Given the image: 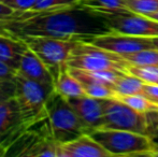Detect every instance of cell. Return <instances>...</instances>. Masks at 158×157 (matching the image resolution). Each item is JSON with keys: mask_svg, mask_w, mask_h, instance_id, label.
Masks as SVG:
<instances>
[{"mask_svg": "<svg viewBox=\"0 0 158 157\" xmlns=\"http://www.w3.org/2000/svg\"><path fill=\"white\" fill-rule=\"evenodd\" d=\"M85 90L86 95L89 97L99 99L115 98V93L111 87L102 84L93 83V82H80Z\"/></svg>", "mask_w": 158, "mask_h": 157, "instance_id": "obj_22", "label": "cell"}, {"mask_svg": "<svg viewBox=\"0 0 158 157\" xmlns=\"http://www.w3.org/2000/svg\"><path fill=\"white\" fill-rule=\"evenodd\" d=\"M16 72L33 81L48 84V85H54V76L52 74V72L37 56V54H35L28 48L22 55Z\"/></svg>", "mask_w": 158, "mask_h": 157, "instance_id": "obj_13", "label": "cell"}, {"mask_svg": "<svg viewBox=\"0 0 158 157\" xmlns=\"http://www.w3.org/2000/svg\"><path fill=\"white\" fill-rule=\"evenodd\" d=\"M103 125L101 129L127 130L146 134V113L132 109L117 98L102 99Z\"/></svg>", "mask_w": 158, "mask_h": 157, "instance_id": "obj_7", "label": "cell"}, {"mask_svg": "<svg viewBox=\"0 0 158 157\" xmlns=\"http://www.w3.org/2000/svg\"><path fill=\"white\" fill-rule=\"evenodd\" d=\"M115 98L125 102L132 109L142 113H148L151 111H158V105L144 97L143 95H128V96H117Z\"/></svg>", "mask_w": 158, "mask_h": 157, "instance_id": "obj_19", "label": "cell"}, {"mask_svg": "<svg viewBox=\"0 0 158 157\" xmlns=\"http://www.w3.org/2000/svg\"><path fill=\"white\" fill-rule=\"evenodd\" d=\"M21 110L15 97L0 102V145L6 147L9 140H14L15 136L24 127ZM6 151V149H4Z\"/></svg>", "mask_w": 158, "mask_h": 157, "instance_id": "obj_10", "label": "cell"}, {"mask_svg": "<svg viewBox=\"0 0 158 157\" xmlns=\"http://www.w3.org/2000/svg\"><path fill=\"white\" fill-rule=\"evenodd\" d=\"M144 84L145 83L139 78L124 72L115 82L112 89L115 93V97L128 96V95H142Z\"/></svg>", "mask_w": 158, "mask_h": 157, "instance_id": "obj_16", "label": "cell"}, {"mask_svg": "<svg viewBox=\"0 0 158 157\" xmlns=\"http://www.w3.org/2000/svg\"><path fill=\"white\" fill-rule=\"evenodd\" d=\"M15 96V84L13 80H0V102Z\"/></svg>", "mask_w": 158, "mask_h": 157, "instance_id": "obj_26", "label": "cell"}, {"mask_svg": "<svg viewBox=\"0 0 158 157\" xmlns=\"http://www.w3.org/2000/svg\"><path fill=\"white\" fill-rule=\"evenodd\" d=\"M15 70L6 65L4 61L0 59V79L2 80H13L15 76Z\"/></svg>", "mask_w": 158, "mask_h": 157, "instance_id": "obj_28", "label": "cell"}, {"mask_svg": "<svg viewBox=\"0 0 158 157\" xmlns=\"http://www.w3.org/2000/svg\"><path fill=\"white\" fill-rule=\"evenodd\" d=\"M45 110L51 134L58 144L69 142L82 134H88V129L75 113L69 101L56 90L48 97Z\"/></svg>", "mask_w": 158, "mask_h": 157, "instance_id": "obj_2", "label": "cell"}, {"mask_svg": "<svg viewBox=\"0 0 158 157\" xmlns=\"http://www.w3.org/2000/svg\"><path fill=\"white\" fill-rule=\"evenodd\" d=\"M0 36H10V34L0 26Z\"/></svg>", "mask_w": 158, "mask_h": 157, "instance_id": "obj_31", "label": "cell"}, {"mask_svg": "<svg viewBox=\"0 0 158 157\" xmlns=\"http://www.w3.org/2000/svg\"><path fill=\"white\" fill-rule=\"evenodd\" d=\"M75 113L88 129V134L96 129H101L103 125L102 99L89 96L67 99Z\"/></svg>", "mask_w": 158, "mask_h": 157, "instance_id": "obj_11", "label": "cell"}, {"mask_svg": "<svg viewBox=\"0 0 158 157\" xmlns=\"http://www.w3.org/2000/svg\"><path fill=\"white\" fill-rule=\"evenodd\" d=\"M128 61L122 55L104 50L89 42L77 41L72 48L67 66L87 71H126Z\"/></svg>", "mask_w": 158, "mask_h": 157, "instance_id": "obj_4", "label": "cell"}, {"mask_svg": "<svg viewBox=\"0 0 158 157\" xmlns=\"http://www.w3.org/2000/svg\"><path fill=\"white\" fill-rule=\"evenodd\" d=\"M124 58L132 65H152L158 66V50L150 48L139 52L131 53V54L122 55Z\"/></svg>", "mask_w": 158, "mask_h": 157, "instance_id": "obj_20", "label": "cell"}, {"mask_svg": "<svg viewBox=\"0 0 158 157\" xmlns=\"http://www.w3.org/2000/svg\"><path fill=\"white\" fill-rule=\"evenodd\" d=\"M152 40H153V43H154L155 48H157L158 50V37H153Z\"/></svg>", "mask_w": 158, "mask_h": 157, "instance_id": "obj_32", "label": "cell"}, {"mask_svg": "<svg viewBox=\"0 0 158 157\" xmlns=\"http://www.w3.org/2000/svg\"><path fill=\"white\" fill-rule=\"evenodd\" d=\"M54 87L66 99L87 96L82 84L70 73L68 66L64 67L54 78Z\"/></svg>", "mask_w": 158, "mask_h": 157, "instance_id": "obj_15", "label": "cell"}, {"mask_svg": "<svg viewBox=\"0 0 158 157\" xmlns=\"http://www.w3.org/2000/svg\"><path fill=\"white\" fill-rule=\"evenodd\" d=\"M100 143L90 136L84 134L69 142L59 144L58 157H112Z\"/></svg>", "mask_w": 158, "mask_h": 157, "instance_id": "obj_12", "label": "cell"}, {"mask_svg": "<svg viewBox=\"0 0 158 157\" xmlns=\"http://www.w3.org/2000/svg\"><path fill=\"white\" fill-rule=\"evenodd\" d=\"M77 2L79 0H37L31 11H46L69 8L77 4Z\"/></svg>", "mask_w": 158, "mask_h": 157, "instance_id": "obj_23", "label": "cell"}, {"mask_svg": "<svg viewBox=\"0 0 158 157\" xmlns=\"http://www.w3.org/2000/svg\"><path fill=\"white\" fill-rule=\"evenodd\" d=\"M89 134L113 156L148 157L153 151L146 134L115 129H96Z\"/></svg>", "mask_w": 158, "mask_h": 157, "instance_id": "obj_5", "label": "cell"}, {"mask_svg": "<svg viewBox=\"0 0 158 157\" xmlns=\"http://www.w3.org/2000/svg\"><path fill=\"white\" fill-rule=\"evenodd\" d=\"M28 46L22 39L10 36H0V59L16 71L22 55Z\"/></svg>", "mask_w": 158, "mask_h": 157, "instance_id": "obj_14", "label": "cell"}, {"mask_svg": "<svg viewBox=\"0 0 158 157\" xmlns=\"http://www.w3.org/2000/svg\"><path fill=\"white\" fill-rule=\"evenodd\" d=\"M89 43L119 55L131 54L139 51L155 48L153 40L150 37L130 36V35L119 34L113 30L108 34L95 37L94 39L90 40Z\"/></svg>", "mask_w": 158, "mask_h": 157, "instance_id": "obj_9", "label": "cell"}, {"mask_svg": "<svg viewBox=\"0 0 158 157\" xmlns=\"http://www.w3.org/2000/svg\"><path fill=\"white\" fill-rule=\"evenodd\" d=\"M146 121H148L146 136L150 138L153 151H158V111L148 112Z\"/></svg>", "mask_w": 158, "mask_h": 157, "instance_id": "obj_24", "label": "cell"}, {"mask_svg": "<svg viewBox=\"0 0 158 157\" xmlns=\"http://www.w3.org/2000/svg\"><path fill=\"white\" fill-rule=\"evenodd\" d=\"M142 95L158 105V84L145 83L144 84L143 94Z\"/></svg>", "mask_w": 158, "mask_h": 157, "instance_id": "obj_27", "label": "cell"}, {"mask_svg": "<svg viewBox=\"0 0 158 157\" xmlns=\"http://www.w3.org/2000/svg\"><path fill=\"white\" fill-rule=\"evenodd\" d=\"M14 12L15 11H13L11 8H9L8 6H6V4L0 1V19H8L11 15L14 14Z\"/></svg>", "mask_w": 158, "mask_h": 157, "instance_id": "obj_29", "label": "cell"}, {"mask_svg": "<svg viewBox=\"0 0 158 157\" xmlns=\"http://www.w3.org/2000/svg\"><path fill=\"white\" fill-rule=\"evenodd\" d=\"M113 31L137 37H158V21L127 9L98 13Z\"/></svg>", "mask_w": 158, "mask_h": 157, "instance_id": "obj_8", "label": "cell"}, {"mask_svg": "<svg viewBox=\"0 0 158 157\" xmlns=\"http://www.w3.org/2000/svg\"><path fill=\"white\" fill-rule=\"evenodd\" d=\"M148 17H151V19H155V21H158V11H156V12L152 13V14H150Z\"/></svg>", "mask_w": 158, "mask_h": 157, "instance_id": "obj_30", "label": "cell"}, {"mask_svg": "<svg viewBox=\"0 0 158 157\" xmlns=\"http://www.w3.org/2000/svg\"><path fill=\"white\" fill-rule=\"evenodd\" d=\"M127 73L137 76L148 84H158V66L152 65H132L128 64Z\"/></svg>", "mask_w": 158, "mask_h": 157, "instance_id": "obj_18", "label": "cell"}, {"mask_svg": "<svg viewBox=\"0 0 158 157\" xmlns=\"http://www.w3.org/2000/svg\"><path fill=\"white\" fill-rule=\"evenodd\" d=\"M127 10L148 16L158 11V0H124Z\"/></svg>", "mask_w": 158, "mask_h": 157, "instance_id": "obj_21", "label": "cell"}, {"mask_svg": "<svg viewBox=\"0 0 158 157\" xmlns=\"http://www.w3.org/2000/svg\"><path fill=\"white\" fill-rule=\"evenodd\" d=\"M0 1L15 12H25L31 10L37 0H0Z\"/></svg>", "mask_w": 158, "mask_h": 157, "instance_id": "obj_25", "label": "cell"}, {"mask_svg": "<svg viewBox=\"0 0 158 157\" xmlns=\"http://www.w3.org/2000/svg\"><path fill=\"white\" fill-rule=\"evenodd\" d=\"M28 48L50 69L54 78L64 67H67V59L74 48L77 41L56 39L43 36H23L19 37Z\"/></svg>", "mask_w": 158, "mask_h": 157, "instance_id": "obj_6", "label": "cell"}, {"mask_svg": "<svg viewBox=\"0 0 158 157\" xmlns=\"http://www.w3.org/2000/svg\"><path fill=\"white\" fill-rule=\"evenodd\" d=\"M80 6L95 13H103L116 9H126L124 0H79Z\"/></svg>", "mask_w": 158, "mask_h": 157, "instance_id": "obj_17", "label": "cell"}, {"mask_svg": "<svg viewBox=\"0 0 158 157\" xmlns=\"http://www.w3.org/2000/svg\"><path fill=\"white\" fill-rule=\"evenodd\" d=\"M148 157H158V151L151 152V154H150V156H148Z\"/></svg>", "mask_w": 158, "mask_h": 157, "instance_id": "obj_33", "label": "cell"}, {"mask_svg": "<svg viewBox=\"0 0 158 157\" xmlns=\"http://www.w3.org/2000/svg\"><path fill=\"white\" fill-rule=\"evenodd\" d=\"M0 26L16 38L43 36L77 42H89L112 31L101 15L79 4L57 10L14 12L8 19H0Z\"/></svg>", "mask_w": 158, "mask_h": 157, "instance_id": "obj_1", "label": "cell"}, {"mask_svg": "<svg viewBox=\"0 0 158 157\" xmlns=\"http://www.w3.org/2000/svg\"><path fill=\"white\" fill-rule=\"evenodd\" d=\"M0 80H2V79H0Z\"/></svg>", "mask_w": 158, "mask_h": 157, "instance_id": "obj_34", "label": "cell"}, {"mask_svg": "<svg viewBox=\"0 0 158 157\" xmlns=\"http://www.w3.org/2000/svg\"><path fill=\"white\" fill-rule=\"evenodd\" d=\"M13 81L15 84L14 97L19 103L24 125L29 127L38 119L46 116V101L55 87L27 79L17 72H15Z\"/></svg>", "mask_w": 158, "mask_h": 157, "instance_id": "obj_3", "label": "cell"}]
</instances>
